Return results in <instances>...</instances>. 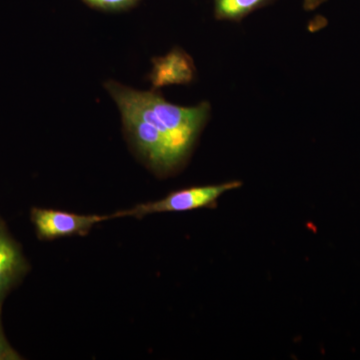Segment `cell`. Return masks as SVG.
<instances>
[{
  "mask_svg": "<svg viewBox=\"0 0 360 360\" xmlns=\"http://www.w3.org/2000/svg\"><path fill=\"white\" fill-rule=\"evenodd\" d=\"M106 90L120 111L134 113L162 132L180 155L186 158L206 122L210 120V104L203 101L184 108L168 103L155 89L139 91L110 80Z\"/></svg>",
  "mask_w": 360,
  "mask_h": 360,
  "instance_id": "1",
  "label": "cell"
},
{
  "mask_svg": "<svg viewBox=\"0 0 360 360\" xmlns=\"http://www.w3.org/2000/svg\"><path fill=\"white\" fill-rule=\"evenodd\" d=\"M120 113L123 127L135 150L156 174H170L186 160L169 139L151 123L129 111Z\"/></svg>",
  "mask_w": 360,
  "mask_h": 360,
  "instance_id": "2",
  "label": "cell"
},
{
  "mask_svg": "<svg viewBox=\"0 0 360 360\" xmlns=\"http://www.w3.org/2000/svg\"><path fill=\"white\" fill-rule=\"evenodd\" d=\"M243 186L238 180L213 184V186H193L180 189L168 194L160 200L141 203L129 210L113 213L115 219L136 217L142 219L149 214L165 212H186L200 208H212L217 206L222 194L238 189Z\"/></svg>",
  "mask_w": 360,
  "mask_h": 360,
  "instance_id": "3",
  "label": "cell"
},
{
  "mask_svg": "<svg viewBox=\"0 0 360 360\" xmlns=\"http://www.w3.org/2000/svg\"><path fill=\"white\" fill-rule=\"evenodd\" d=\"M30 217L37 236L41 240L86 236L96 224L115 219V214L84 215L37 207L32 208Z\"/></svg>",
  "mask_w": 360,
  "mask_h": 360,
  "instance_id": "4",
  "label": "cell"
},
{
  "mask_svg": "<svg viewBox=\"0 0 360 360\" xmlns=\"http://www.w3.org/2000/svg\"><path fill=\"white\" fill-rule=\"evenodd\" d=\"M30 265L20 245L0 219V307L7 295L20 283Z\"/></svg>",
  "mask_w": 360,
  "mask_h": 360,
  "instance_id": "5",
  "label": "cell"
},
{
  "mask_svg": "<svg viewBox=\"0 0 360 360\" xmlns=\"http://www.w3.org/2000/svg\"><path fill=\"white\" fill-rule=\"evenodd\" d=\"M153 70L149 80L153 89L174 84H189L196 75L193 58L182 49H172L167 56L153 59Z\"/></svg>",
  "mask_w": 360,
  "mask_h": 360,
  "instance_id": "6",
  "label": "cell"
},
{
  "mask_svg": "<svg viewBox=\"0 0 360 360\" xmlns=\"http://www.w3.org/2000/svg\"><path fill=\"white\" fill-rule=\"evenodd\" d=\"M276 0H213L214 16L217 20L240 22L243 18L274 4Z\"/></svg>",
  "mask_w": 360,
  "mask_h": 360,
  "instance_id": "7",
  "label": "cell"
},
{
  "mask_svg": "<svg viewBox=\"0 0 360 360\" xmlns=\"http://www.w3.org/2000/svg\"><path fill=\"white\" fill-rule=\"evenodd\" d=\"M91 8L108 13H120L129 11L139 4L141 0H82Z\"/></svg>",
  "mask_w": 360,
  "mask_h": 360,
  "instance_id": "8",
  "label": "cell"
},
{
  "mask_svg": "<svg viewBox=\"0 0 360 360\" xmlns=\"http://www.w3.org/2000/svg\"><path fill=\"white\" fill-rule=\"evenodd\" d=\"M22 356L7 340L1 324V307H0V360H21Z\"/></svg>",
  "mask_w": 360,
  "mask_h": 360,
  "instance_id": "9",
  "label": "cell"
},
{
  "mask_svg": "<svg viewBox=\"0 0 360 360\" xmlns=\"http://www.w3.org/2000/svg\"><path fill=\"white\" fill-rule=\"evenodd\" d=\"M326 1V0H303V8L307 11H315Z\"/></svg>",
  "mask_w": 360,
  "mask_h": 360,
  "instance_id": "10",
  "label": "cell"
}]
</instances>
